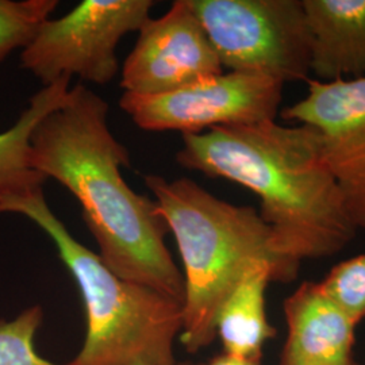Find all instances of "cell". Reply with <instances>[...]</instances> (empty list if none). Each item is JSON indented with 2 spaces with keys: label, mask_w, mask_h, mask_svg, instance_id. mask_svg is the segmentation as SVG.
Wrapping results in <instances>:
<instances>
[{
  "label": "cell",
  "mask_w": 365,
  "mask_h": 365,
  "mask_svg": "<svg viewBox=\"0 0 365 365\" xmlns=\"http://www.w3.org/2000/svg\"><path fill=\"white\" fill-rule=\"evenodd\" d=\"M107 117V102L76 84L34 128L30 164L78 199L108 269L184 304V276L165 245L170 229L156 202L133 191L122 176L130 155Z\"/></svg>",
  "instance_id": "cell-1"
},
{
  "label": "cell",
  "mask_w": 365,
  "mask_h": 365,
  "mask_svg": "<svg viewBox=\"0 0 365 365\" xmlns=\"http://www.w3.org/2000/svg\"><path fill=\"white\" fill-rule=\"evenodd\" d=\"M69 90L68 76L42 87L13 126L0 133V203L42 191L46 178L30 164V135L42 118L64 103Z\"/></svg>",
  "instance_id": "cell-13"
},
{
  "label": "cell",
  "mask_w": 365,
  "mask_h": 365,
  "mask_svg": "<svg viewBox=\"0 0 365 365\" xmlns=\"http://www.w3.org/2000/svg\"><path fill=\"white\" fill-rule=\"evenodd\" d=\"M42 319L41 306L29 307L11 321L0 319V365H60L45 360L36 351L34 337Z\"/></svg>",
  "instance_id": "cell-15"
},
{
  "label": "cell",
  "mask_w": 365,
  "mask_h": 365,
  "mask_svg": "<svg viewBox=\"0 0 365 365\" xmlns=\"http://www.w3.org/2000/svg\"><path fill=\"white\" fill-rule=\"evenodd\" d=\"M357 325L365 318V253L337 264L319 283Z\"/></svg>",
  "instance_id": "cell-16"
},
{
  "label": "cell",
  "mask_w": 365,
  "mask_h": 365,
  "mask_svg": "<svg viewBox=\"0 0 365 365\" xmlns=\"http://www.w3.org/2000/svg\"><path fill=\"white\" fill-rule=\"evenodd\" d=\"M303 7L317 80L365 76V0H303Z\"/></svg>",
  "instance_id": "cell-11"
},
{
  "label": "cell",
  "mask_w": 365,
  "mask_h": 365,
  "mask_svg": "<svg viewBox=\"0 0 365 365\" xmlns=\"http://www.w3.org/2000/svg\"><path fill=\"white\" fill-rule=\"evenodd\" d=\"M221 61L188 0H176L163 16L149 18L122 68L120 87L161 95L221 75Z\"/></svg>",
  "instance_id": "cell-9"
},
{
  "label": "cell",
  "mask_w": 365,
  "mask_h": 365,
  "mask_svg": "<svg viewBox=\"0 0 365 365\" xmlns=\"http://www.w3.org/2000/svg\"><path fill=\"white\" fill-rule=\"evenodd\" d=\"M223 68L307 81L312 36L303 0H188Z\"/></svg>",
  "instance_id": "cell-5"
},
{
  "label": "cell",
  "mask_w": 365,
  "mask_h": 365,
  "mask_svg": "<svg viewBox=\"0 0 365 365\" xmlns=\"http://www.w3.org/2000/svg\"><path fill=\"white\" fill-rule=\"evenodd\" d=\"M271 282H274L272 268L259 264L244 274L223 302L215 322L223 352L261 360L264 344L276 336L265 310V292Z\"/></svg>",
  "instance_id": "cell-12"
},
{
  "label": "cell",
  "mask_w": 365,
  "mask_h": 365,
  "mask_svg": "<svg viewBox=\"0 0 365 365\" xmlns=\"http://www.w3.org/2000/svg\"><path fill=\"white\" fill-rule=\"evenodd\" d=\"M173 365H191L190 363H175Z\"/></svg>",
  "instance_id": "cell-18"
},
{
  "label": "cell",
  "mask_w": 365,
  "mask_h": 365,
  "mask_svg": "<svg viewBox=\"0 0 365 365\" xmlns=\"http://www.w3.org/2000/svg\"><path fill=\"white\" fill-rule=\"evenodd\" d=\"M144 182L182 256L180 341L187 352L195 354L217 339L220 309L249 269L267 264L274 282L297 279L300 265L276 252L272 230L257 210L222 200L187 178L170 182L148 175Z\"/></svg>",
  "instance_id": "cell-3"
},
{
  "label": "cell",
  "mask_w": 365,
  "mask_h": 365,
  "mask_svg": "<svg viewBox=\"0 0 365 365\" xmlns=\"http://www.w3.org/2000/svg\"><path fill=\"white\" fill-rule=\"evenodd\" d=\"M200 365H261V360H252L230 353L222 352L221 354L212 357L207 363Z\"/></svg>",
  "instance_id": "cell-17"
},
{
  "label": "cell",
  "mask_w": 365,
  "mask_h": 365,
  "mask_svg": "<svg viewBox=\"0 0 365 365\" xmlns=\"http://www.w3.org/2000/svg\"><path fill=\"white\" fill-rule=\"evenodd\" d=\"M307 95L282 118L318 133L327 167L357 229H365V76L307 80Z\"/></svg>",
  "instance_id": "cell-8"
},
{
  "label": "cell",
  "mask_w": 365,
  "mask_h": 365,
  "mask_svg": "<svg viewBox=\"0 0 365 365\" xmlns=\"http://www.w3.org/2000/svg\"><path fill=\"white\" fill-rule=\"evenodd\" d=\"M57 6V0H0V63L24 49Z\"/></svg>",
  "instance_id": "cell-14"
},
{
  "label": "cell",
  "mask_w": 365,
  "mask_h": 365,
  "mask_svg": "<svg viewBox=\"0 0 365 365\" xmlns=\"http://www.w3.org/2000/svg\"><path fill=\"white\" fill-rule=\"evenodd\" d=\"M176 160L259 196L276 252L294 264L337 255L359 230L310 126L274 119L182 134Z\"/></svg>",
  "instance_id": "cell-2"
},
{
  "label": "cell",
  "mask_w": 365,
  "mask_h": 365,
  "mask_svg": "<svg viewBox=\"0 0 365 365\" xmlns=\"http://www.w3.org/2000/svg\"><path fill=\"white\" fill-rule=\"evenodd\" d=\"M153 6L152 0H84L39 26L22 49L21 66L43 87L64 76L107 84L119 71V41L141 29Z\"/></svg>",
  "instance_id": "cell-6"
},
{
  "label": "cell",
  "mask_w": 365,
  "mask_h": 365,
  "mask_svg": "<svg viewBox=\"0 0 365 365\" xmlns=\"http://www.w3.org/2000/svg\"><path fill=\"white\" fill-rule=\"evenodd\" d=\"M283 86L274 78L229 71L168 93L123 92L119 106L144 130L197 134L274 120Z\"/></svg>",
  "instance_id": "cell-7"
},
{
  "label": "cell",
  "mask_w": 365,
  "mask_h": 365,
  "mask_svg": "<svg viewBox=\"0 0 365 365\" xmlns=\"http://www.w3.org/2000/svg\"><path fill=\"white\" fill-rule=\"evenodd\" d=\"M287 339L279 365H359L356 324L319 283L304 282L284 300Z\"/></svg>",
  "instance_id": "cell-10"
},
{
  "label": "cell",
  "mask_w": 365,
  "mask_h": 365,
  "mask_svg": "<svg viewBox=\"0 0 365 365\" xmlns=\"http://www.w3.org/2000/svg\"><path fill=\"white\" fill-rule=\"evenodd\" d=\"M0 212L22 214L51 238L78 283L87 334L73 365H173L182 329V302L125 280L99 255L80 244L48 206L43 191L0 203Z\"/></svg>",
  "instance_id": "cell-4"
}]
</instances>
